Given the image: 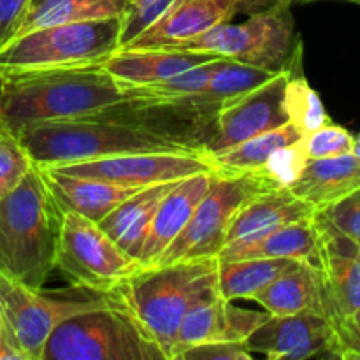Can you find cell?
Returning <instances> with one entry per match:
<instances>
[{
  "mask_svg": "<svg viewBox=\"0 0 360 360\" xmlns=\"http://www.w3.org/2000/svg\"><path fill=\"white\" fill-rule=\"evenodd\" d=\"M62 207L39 165L0 197V273L42 288L56 269Z\"/></svg>",
  "mask_w": 360,
  "mask_h": 360,
  "instance_id": "obj_1",
  "label": "cell"
},
{
  "mask_svg": "<svg viewBox=\"0 0 360 360\" xmlns=\"http://www.w3.org/2000/svg\"><path fill=\"white\" fill-rule=\"evenodd\" d=\"M125 101L118 81L101 65L4 77L0 120L18 132L32 123L83 118Z\"/></svg>",
  "mask_w": 360,
  "mask_h": 360,
  "instance_id": "obj_2",
  "label": "cell"
},
{
  "mask_svg": "<svg viewBox=\"0 0 360 360\" xmlns=\"http://www.w3.org/2000/svg\"><path fill=\"white\" fill-rule=\"evenodd\" d=\"M16 134L32 162L39 167L127 153H202L197 148L165 134L134 123L97 116L32 123Z\"/></svg>",
  "mask_w": 360,
  "mask_h": 360,
  "instance_id": "obj_3",
  "label": "cell"
},
{
  "mask_svg": "<svg viewBox=\"0 0 360 360\" xmlns=\"http://www.w3.org/2000/svg\"><path fill=\"white\" fill-rule=\"evenodd\" d=\"M217 271L218 259L155 264L139 267L105 294L136 319L171 360L186 309L210 281L217 280Z\"/></svg>",
  "mask_w": 360,
  "mask_h": 360,
  "instance_id": "obj_4",
  "label": "cell"
},
{
  "mask_svg": "<svg viewBox=\"0 0 360 360\" xmlns=\"http://www.w3.org/2000/svg\"><path fill=\"white\" fill-rule=\"evenodd\" d=\"M120 48V18L51 25L14 35L0 48V79L102 65Z\"/></svg>",
  "mask_w": 360,
  "mask_h": 360,
  "instance_id": "obj_5",
  "label": "cell"
},
{
  "mask_svg": "<svg viewBox=\"0 0 360 360\" xmlns=\"http://www.w3.org/2000/svg\"><path fill=\"white\" fill-rule=\"evenodd\" d=\"M41 360H167L120 304L88 309L60 323Z\"/></svg>",
  "mask_w": 360,
  "mask_h": 360,
  "instance_id": "obj_6",
  "label": "cell"
},
{
  "mask_svg": "<svg viewBox=\"0 0 360 360\" xmlns=\"http://www.w3.org/2000/svg\"><path fill=\"white\" fill-rule=\"evenodd\" d=\"M116 304L105 292H44L0 273V316L27 360H41L53 330L77 313Z\"/></svg>",
  "mask_w": 360,
  "mask_h": 360,
  "instance_id": "obj_7",
  "label": "cell"
},
{
  "mask_svg": "<svg viewBox=\"0 0 360 360\" xmlns=\"http://www.w3.org/2000/svg\"><path fill=\"white\" fill-rule=\"evenodd\" d=\"M297 42L292 6H280L250 14L243 23L217 25L172 49L210 53L276 72L287 65Z\"/></svg>",
  "mask_w": 360,
  "mask_h": 360,
  "instance_id": "obj_8",
  "label": "cell"
},
{
  "mask_svg": "<svg viewBox=\"0 0 360 360\" xmlns=\"http://www.w3.org/2000/svg\"><path fill=\"white\" fill-rule=\"evenodd\" d=\"M271 188L274 186L259 171L245 174H221L214 171L210 190L186 227L155 264L217 259L225 246L229 227L239 207L252 195Z\"/></svg>",
  "mask_w": 360,
  "mask_h": 360,
  "instance_id": "obj_9",
  "label": "cell"
},
{
  "mask_svg": "<svg viewBox=\"0 0 360 360\" xmlns=\"http://www.w3.org/2000/svg\"><path fill=\"white\" fill-rule=\"evenodd\" d=\"M139 267L141 264L127 255L101 225L83 214L63 211L56 269L74 287L105 292Z\"/></svg>",
  "mask_w": 360,
  "mask_h": 360,
  "instance_id": "obj_10",
  "label": "cell"
},
{
  "mask_svg": "<svg viewBox=\"0 0 360 360\" xmlns=\"http://www.w3.org/2000/svg\"><path fill=\"white\" fill-rule=\"evenodd\" d=\"M316 248L308 260L319 290V306L330 327L360 309V246L319 217Z\"/></svg>",
  "mask_w": 360,
  "mask_h": 360,
  "instance_id": "obj_11",
  "label": "cell"
},
{
  "mask_svg": "<svg viewBox=\"0 0 360 360\" xmlns=\"http://www.w3.org/2000/svg\"><path fill=\"white\" fill-rule=\"evenodd\" d=\"M41 169L79 176V178L101 179V181L132 186V188H144L158 183L178 181L197 172L213 171V165L204 153L153 151V153L116 155V157L49 165Z\"/></svg>",
  "mask_w": 360,
  "mask_h": 360,
  "instance_id": "obj_12",
  "label": "cell"
},
{
  "mask_svg": "<svg viewBox=\"0 0 360 360\" xmlns=\"http://www.w3.org/2000/svg\"><path fill=\"white\" fill-rule=\"evenodd\" d=\"M287 77L288 69L283 67L266 83L246 91L220 109L214 118L213 132L204 144V155L210 157L288 123L283 108Z\"/></svg>",
  "mask_w": 360,
  "mask_h": 360,
  "instance_id": "obj_13",
  "label": "cell"
},
{
  "mask_svg": "<svg viewBox=\"0 0 360 360\" xmlns=\"http://www.w3.org/2000/svg\"><path fill=\"white\" fill-rule=\"evenodd\" d=\"M269 319V313L238 308L225 299L218 290L217 280L210 281L193 297L186 309L176 338L172 359L176 360L188 348L210 341H231L245 343L246 338L262 322Z\"/></svg>",
  "mask_w": 360,
  "mask_h": 360,
  "instance_id": "obj_14",
  "label": "cell"
},
{
  "mask_svg": "<svg viewBox=\"0 0 360 360\" xmlns=\"http://www.w3.org/2000/svg\"><path fill=\"white\" fill-rule=\"evenodd\" d=\"M333 329L320 311L294 315H269L245 340V348L253 355L269 360H306L329 354Z\"/></svg>",
  "mask_w": 360,
  "mask_h": 360,
  "instance_id": "obj_15",
  "label": "cell"
},
{
  "mask_svg": "<svg viewBox=\"0 0 360 360\" xmlns=\"http://www.w3.org/2000/svg\"><path fill=\"white\" fill-rule=\"evenodd\" d=\"M238 14L236 0H172L139 35L122 48L172 49Z\"/></svg>",
  "mask_w": 360,
  "mask_h": 360,
  "instance_id": "obj_16",
  "label": "cell"
},
{
  "mask_svg": "<svg viewBox=\"0 0 360 360\" xmlns=\"http://www.w3.org/2000/svg\"><path fill=\"white\" fill-rule=\"evenodd\" d=\"M214 178L213 171L197 172V174L183 178L169 190L167 195L158 204L157 211L151 220L150 231L141 248L137 262L141 267L153 266L158 257L167 250V246L181 234L183 229L192 218L193 211L206 192L210 190L211 181Z\"/></svg>",
  "mask_w": 360,
  "mask_h": 360,
  "instance_id": "obj_17",
  "label": "cell"
},
{
  "mask_svg": "<svg viewBox=\"0 0 360 360\" xmlns=\"http://www.w3.org/2000/svg\"><path fill=\"white\" fill-rule=\"evenodd\" d=\"M217 58L220 56L186 49L118 48L101 67L122 86H136L167 79Z\"/></svg>",
  "mask_w": 360,
  "mask_h": 360,
  "instance_id": "obj_18",
  "label": "cell"
},
{
  "mask_svg": "<svg viewBox=\"0 0 360 360\" xmlns=\"http://www.w3.org/2000/svg\"><path fill=\"white\" fill-rule=\"evenodd\" d=\"M316 210L299 199L288 188H271L245 200L229 227L225 245L238 239L257 238L260 234L299 220H309Z\"/></svg>",
  "mask_w": 360,
  "mask_h": 360,
  "instance_id": "obj_19",
  "label": "cell"
},
{
  "mask_svg": "<svg viewBox=\"0 0 360 360\" xmlns=\"http://www.w3.org/2000/svg\"><path fill=\"white\" fill-rule=\"evenodd\" d=\"M360 188V158L354 153L309 158L299 178L288 186L299 199L322 211Z\"/></svg>",
  "mask_w": 360,
  "mask_h": 360,
  "instance_id": "obj_20",
  "label": "cell"
},
{
  "mask_svg": "<svg viewBox=\"0 0 360 360\" xmlns=\"http://www.w3.org/2000/svg\"><path fill=\"white\" fill-rule=\"evenodd\" d=\"M41 171L62 211L83 214L95 224L104 220L118 204L139 190L101 181V179L62 174L49 169H41Z\"/></svg>",
  "mask_w": 360,
  "mask_h": 360,
  "instance_id": "obj_21",
  "label": "cell"
},
{
  "mask_svg": "<svg viewBox=\"0 0 360 360\" xmlns=\"http://www.w3.org/2000/svg\"><path fill=\"white\" fill-rule=\"evenodd\" d=\"M316 248V225L309 220L292 221L257 238L227 243L218 253V262L241 259H292L308 262Z\"/></svg>",
  "mask_w": 360,
  "mask_h": 360,
  "instance_id": "obj_22",
  "label": "cell"
},
{
  "mask_svg": "<svg viewBox=\"0 0 360 360\" xmlns=\"http://www.w3.org/2000/svg\"><path fill=\"white\" fill-rule=\"evenodd\" d=\"M178 181L158 183L139 188L118 204L104 220L98 221V225L127 255L137 260L158 204Z\"/></svg>",
  "mask_w": 360,
  "mask_h": 360,
  "instance_id": "obj_23",
  "label": "cell"
},
{
  "mask_svg": "<svg viewBox=\"0 0 360 360\" xmlns=\"http://www.w3.org/2000/svg\"><path fill=\"white\" fill-rule=\"evenodd\" d=\"M269 315L283 316L301 311H320L316 278L311 264L299 260L253 297ZM322 313V311H320Z\"/></svg>",
  "mask_w": 360,
  "mask_h": 360,
  "instance_id": "obj_24",
  "label": "cell"
},
{
  "mask_svg": "<svg viewBox=\"0 0 360 360\" xmlns=\"http://www.w3.org/2000/svg\"><path fill=\"white\" fill-rule=\"evenodd\" d=\"M302 132L292 123L278 127L269 132L259 134L236 146L221 150L218 153L210 155L207 160L213 169L221 174H245V172H255L266 165L271 155L276 153L281 148L294 144L302 139Z\"/></svg>",
  "mask_w": 360,
  "mask_h": 360,
  "instance_id": "obj_25",
  "label": "cell"
},
{
  "mask_svg": "<svg viewBox=\"0 0 360 360\" xmlns=\"http://www.w3.org/2000/svg\"><path fill=\"white\" fill-rule=\"evenodd\" d=\"M127 0H32L16 35L51 25L120 18Z\"/></svg>",
  "mask_w": 360,
  "mask_h": 360,
  "instance_id": "obj_26",
  "label": "cell"
},
{
  "mask_svg": "<svg viewBox=\"0 0 360 360\" xmlns=\"http://www.w3.org/2000/svg\"><path fill=\"white\" fill-rule=\"evenodd\" d=\"M299 260L241 259L218 262V290L229 301L252 299Z\"/></svg>",
  "mask_w": 360,
  "mask_h": 360,
  "instance_id": "obj_27",
  "label": "cell"
},
{
  "mask_svg": "<svg viewBox=\"0 0 360 360\" xmlns=\"http://www.w3.org/2000/svg\"><path fill=\"white\" fill-rule=\"evenodd\" d=\"M301 56L302 42L299 39L290 60L285 65L288 69V77L287 84H285L283 108L287 112L288 123L297 127L302 136H306V134L330 123V120L327 116L320 95L316 94V90H313L308 79L301 74Z\"/></svg>",
  "mask_w": 360,
  "mask_h": 360,
  "instance_id": "obj_28",
  "label": "cell"
},
{
  "mask_svg": "<svg viewBox=\"0 0 360 360\" xmlns=\"http://www.w3.org/2000/svg\"><path fill=\"white\" fill-rule=\"evenodd\" d=\"M224 60L225 58L211 60V62L176 74V76L167 77V79L136 84V86H122V84L120 86H122L123 95H125V101L127 98H134V101H165V98L183 97V95L200 90L211 79V76L217 72V69Z\"/></svg>",
  "mask_w": 360,
  "mask_h": 360,
  "instance_id": "obj_29",
  "label": "cell"
},
{
  "mask_svg": "<svg viewBox=\"0 0 360 360\" xmlns=\"http://www.w3.org/2000/svg\"><path fill=\"white\" fill-rule=\"evenodd\" d=\"M34 162L18 134L0 120V197L20 185Z\"/></svg>",
  "mask_w": 360,
  "mask_h": 360,
  "instance_id": "obj_30",
  "label": "cell"
},
{
  "mask_svg": "<svg viewBox=\"0 0 360 360\" xmlns=\"http://www.w3.org/2000/svg\"><path fill=\"white\" fill-rule=\"evenodd\" d=\"M309 158L301 139L271 155L269 160L262 169H259V172L274 188H288L299 178Z\"/></svg>",
  "mask_w": 360,
  "mask_h": 360,
  "instance_id": "obj_31",
  "label": "cell"
},
{
  "mask_svg": "<svg viewBox=\"0 0 360 360\" xmlns=\"http://www.w3.org/2000/svg\"><path fill=\"white\" fill-rule=\"evenodd\" d=\"M302 144L308 158H327L354 153V136L347 129L333 123H327L306 134L302 137Z\"/></svg>",
  "mask_w": 360,
  "mask_h": 360,
  "instance_id": "obj_32",
  "label": "cell"
},
{
  "mask_svg": "<svg viewBox=\"0 0 360 360\" xmlns=\"http://www.w3.org/2000/svg\"><path fill=\"white\" fill-rule=\"evenodd\" d=\"M172 0H127L120 16V48L139 35Z\"/></svg>",
  "mask_w": 360,
  "mask_h": 360,
  "instance_id": "obj_33",
  "label": "cell"
},
{
  "mask_svg": "<svg viewBox=\"0 0 360 360\" xmlns=\"http://www.w3.org/2000/svg\"><path fill=\"white\" fill-rule=\"evenodd\" d=\"M316 217L333 229L340 231L341 234L354 239L360 246V188L341 199L340 202L333 204L322 211H316Z\"/></svg>",
  "mask_w": 360,
  "mask_h": 360,
  "instance_id": "obj_34",
  "label": "cell"
},
{
  "mask_svg": "<svg viewBox=\"0 0 360 360\" xmlns=\"http://www.w3.org/2000/svg\"><path fill=\"white\" fill-rule=\"evenodd\" d=\"M330 329L333 340L327 355L343 360H360V309Z\"/></svg>",
  "mask_w": 360,
  "mask_h": 360,
  "instance_id": "obj_35",
  "label": "cell"
},
{
  "mask_svg": "<svg viewBox=\"0 0 360 360\" xmlns=\"http://www.w3.org/2000/svg\"><path fill=\"white\" fill-rule=\"evenodd\" d=\"M176 360H253V354L243 343L210 341L188 348Z\"/></svg>",
  "mask_w": 360,
  "mask_h": 360,
  "instance_id": "obj_36",
  "label": "cell"
},
{
  "mask_svg": "<svg viewBox=\"0 0 360 360\" xmlns=\"http://www.w3.org/2000/svg\"><path fill=\"white\" fill-rule=\"evenodd\" d=\"M32 0H0V48L20 30Z\"/></svg>",
  "mask_w": 360,
  "mask_h": 360,
  "instance_id": "obj_37",
  "label": "cell"
},
{
  "mask_svg": "<svg viewBox=\"0 0 360 360\" xmlns=\"http://www.w3.org/2000/svg\"><path fill=\"white\" fill-rule=\"evenodd\" d=\"M292 4H294V0H236V11H238V14H253L273 9V7L292 6Z\"/></svg>",
  "mask_w": 360,
  "mask_h": 360,
  "instance_id": "obj_38",
  "label": "cell"
},
{
  "mask_svg": "<svg viewBox=\"0 0 360 360\" xmlns=\"http://www.w3.org/2000/svg\"><path fill=\"white\" fill-rule=\"evenodd\" d=\"M0 360H27L25 354L21 352L20 345H18V341L4 327V323L2 333H0Z\"/></svg>",
  "mask_w": 360,
  "mask_h": 360,
  "instance_id": "obj_39",
  "label": "cell"
},
{
  "mask_svg": "<svg viewBox=\"0 0 360 360\" xmlns=\"http://www.w3.org/2000/svg\"><path fill=\"white\" fill-rule=\"evenodd\" d=\"M354 155L360 158V134L354 137Z\"/></svg>",
  "mask_w": 360,
  "mask_h": 360,
  "instance_id": "obj_40",
  "label": "cell"
},
{
  "mask_svg": "<svg viewBox=\"0 0 360 360\" xmlns=\"http://www.w3.org/2000/svg\"><path fill=\"white\" fill-rule=\"evenodd\" d=\"M309 2H319V0H294V4H309ZM343 2H354L360 6V0H343Z\"/></svg>",
  "mask_w": 360,
  "mask_h": 360,
  "instance_id": "obj_41",
  "label": "cell"
},
{
  "mask_svg": "<svg viewBox=\"0 0 360 360\" xmlns=\"http://www.w3.org/2000/svg\"><path fill=\"white\" fill-rule=\"evenodd\" d=\"M0 333H2V316H0Z\"/></svg>",
  "mask_w": 360,
  "mask_h": 360,
  "instance_id": "obj_42",
  "label": "cell"
},
{
  "mask_svg": "<svg viewBox=\"0 0 360 360\" xmlns=\"http://www.w3.org/2000/svg\"><path fill=\"white\" fill-rule=\"evenodd\" d=\"M0 83H2V79H0Z\"/></svg>",
  "mask_w": 360,
  "mask_h": 360,
  "instance_id": "obj_43",
  "label": "cell"
}]
</instances>
